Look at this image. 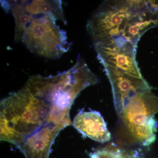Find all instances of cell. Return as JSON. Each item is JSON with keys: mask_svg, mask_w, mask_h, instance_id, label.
<instances>
[{"mask_svg": "<svg viewBox=\"0 0 158 158\" xmlns=\"http://www.w3.org/2000/svg\"><path fill=\"white\" fill-rule=\"evenodd\" d=\"M158 25V5L152 1H106L88 21L94 44L137 46L148 30Z\"/></svg>", "mask_w": 158, "mask_h": 158, "instance_id": "cell-2", "label": "cell"}, {"mask_svg": "<svg viewBox=\"0 0 158 158\" xmlns=\"http://www.w3.org/2000/svg\"><path fill=\"white\" fill-rule=\"evenodd\" d=\"M57 20L54 15H32L21 42L33 53L47 59H59L68 52L70 44L66 32L57 25Z\"/></svg>", "mask_w": 158, "mask_h": 158, "instance_id": "cell-4", "label": "cell"}, {"mask_svg": "<svg viewBox=\"0 0 158 158\" xmlns=\"http://www.w3.org/2000/svg\"><path fill=\"white\" fill-rule=\"evenodd\" d=\"M117 114L134 138L144 146L154 143L157 123L158 97L147 83L134 85L113 97Z\"/></svg>", "mask_w": 158, "mask_h": 158, "instance_id": "cell-3", "label": "cell"}, {"mask_svg": "<svg viewBox=\"0 0 158 158\" xmlns=\"http://www.w3.org/2000/svg\"><path fill=\"white\" fill-rule=\"evenodd\" d=\"M94 46L102 65H110L131 77L143 78L136 62V46L97 44Z\"/></svg>", "mask_w": 158, "mask_h": 158, "instance_id": "cell-5", "label": "cell"}, {"mask_svg": "<svg viewBox=\"0 0 158 158\" xmlns=\"http://www.w3.org/2000/svg\"><path fill=\"white\" fill-rule=\"evenodd\" d=\"M20 2L24 9L30 14L54 15L63 23H66L61 1H20Z\"/></svg>", "mask_w": 158, "mask_h": 158, "instance_id": "cell-7", "label": "cell"}, {"mask_svg": "<svg viewBox=\"0 0 158 158\" xmlns=\"http://www.w3.org/2000/svg\"><path fill=\"white\" fill-rule=\"evenodd\" d=\"M72 125L84 135L94 141L104 143L111 139L104 119L97 111L80 112L75 117Z\"/></svg>", "mask_w": 158, "mask_h": 158, "instance_id": "cell-6", "label": "cell"}, {"mask_svg": "<svg viewBox=\"0 0 158 158\" xmlns=\"http://www.w3.org/2000/svg\"><path fill=\"white\" fill-rule=\"evenodd\" d=\"M87 85L73 68L43 77L33 76L20 90L2 100L0 139L23 144L51 145L72 124L70 110Z\"/></svg>", "mask_w": 158, "mask_h": 158, "instance_id": "cell-1", "label": "cell"}]
</instances>
